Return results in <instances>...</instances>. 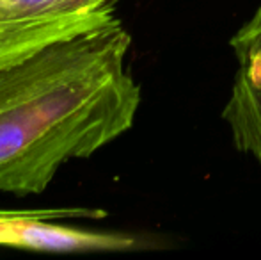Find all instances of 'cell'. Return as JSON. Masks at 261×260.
I'll return each mask as SVG.
<instances>
[{
    "label": "cell",
    "mask_w": 261,
    "mask_h": 260,
    "mask_svg": "<svg viewBox=\"0 0 261 260\" xmlns=\"http://www.w3.org/2000/svg\"><path fill=\"white\" fill-rule=\"evenodd\" d=\"M132 36L114 14L0 72V193L39 195L62 164L134 127L141 87Z\"/></svg>",
    "instance_id": "cell-1"
},
{
    "label": "cell",
    "mask_w": 261,
    "mask_h": 260,
    "mask_svg": "<svg viewBox=\"0 0 261 260\" xmlns=\"http://www.w3.org/2000/svg\"><path fill=\"white\" fill-rule=\"evenodd\" d=\"M114 14L116 0H0V72Z\"/></svg>",
    "instance_id": "cell-2"
},
{
    "label": "cell",
    "mask_w": 261,
    "mask_h": 260,
    "mask_svg": "<svg viewBox=\"0 0 261 260\" xmlns=\"http://www.w3.org/2000/svg\"><path fill=\"white\" fill-rule=\"evenodd\" d=\"M94 208H39L0 210V246L52 253L128 251L137 246L135 237L123 232H100L54 223L68 218H103Z\"/></svg>",
    "instance_id": "cell-3"
},
{
    "label": "cell",
    "mask_w": 261,
    "mask_h": 260,
    "mask_svg": "<svg viewBox=\"0 0 261 260\" xmlns=\"http://www.w3.org/2000/svg\"><path fill=\"white\" fill-rule=\"evenodd\" d=\"M238 69L224 107V122L261 118V7L231 38Z\"/></svg>",
    "instance_id": "cell-4"
},
{
    "label": "cell",
    "mask_w": 261,
    "mask_h": 260,
    "mask_svg": "<svg viewBox=\"0 0 261 260\" xmlns=\"http://www.w3.org/2000/svg\"><path fill=\"white\" fill-rule=\"evenodd\" d=\"M233 143L240 152L249 153L261 162V118H245L227 122Z\"/></svg>",
    "instance_id": "cell-5"
}]
</instances>
